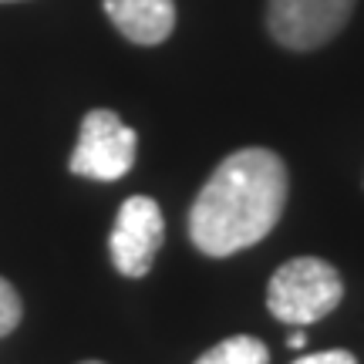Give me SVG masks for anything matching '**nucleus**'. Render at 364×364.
<instances>
[{
  "label": "nucleus",
  "instance_id": "nucleus-1",
  "mask_svg": "<svg viewBox=\"0 0 364 364\" xmlns=\"http://www.w3.org/2000/svg\"><path fill=\"white\" fill-rule=\"evenodd\" d=\"M290 193L284 159L270 149H240L216 166L189 209V240L206 257H233L280 223Z\"/></svg>",
  "mask_w": 364,
  "mask_h": 364
},
{
  "label": "nucleus",
  "instance_id": "nucleus-2",
  "mask_svg": "<svg viewBox=\"0 0 364 364\" xmlns=\"http://www.w3.org/2000/svg\"><path fill=\"white\" fill-rule=\"evenodd\" d=\"M344 297L341 273L321 257H297L287 260L270 277L267 307L284 324H314L334 311Z\"/></svg>",
  "mask_w": 364,
  "mask_h": 364
},
{
  "label": "nucleus",
  "instance_id": "nucleus-3",
  "mask_svg": "<svg viewBox=\"0 0 364 364\" xmlns=\"http://www.w3.org/2000/svg\"><path fill=\"white\" fill-rule=\"evenodd\" d=\"M132 166H135V132L112 108H91L81 118L78 145L71 152V172L85 179L115 182Z\"/></svg>",
  "mask_w": 364,
  "mask_h": 364
},
{
  "label": "nucleus",
  "instance_id": "nucleus-4",
  "mask_svg": "<svg viewBox=\"0 0 364 364\" xmlns=\"http://www.w3.org/2000/svg\"><path fill=\"white\" fill-rule=\"evenodd\" d=\"M354 4L358 0H270L267 31L287 51H314L344 31Z\"/></svg>",
  "mask_w": 364,
  "mask_h": 364
},
{
  "label": "nucleus",
  "instance_id": "nucleus-5",
  "mask_svg": "<svg viewBox=\"0 0 364 364\" xmlns=\"http://www.w3.org/2000/svg\"><path fill=\"white\" fill-rule=\"evenodd\" d=\"M166 240V220L156 199L149 196H129L115 216L108 253L122 277H145L156 263V253Z\"/></svg>",
  "mask_w": 364,
  "mask_h": 364
},
{
  "label": "nucleus",
  "instance_id": "nucleus-6",
  "mask_svg": "<svg viewBox=\"0 0 364 364\" xmlns=\"http://www.w3.org/2000/svg\"><path fill=\"white\" fill-rule=\"evenodd\" d=\"M102 7L132 44H162L176 27V0H102Z\"/></svg>",
  "mask_w": 364,
  "mask_h": 364
},
{
  "label": "nucleus",
  "instance_id": "nucleus-7",
  "mask_svg": "<svg viewBox=\"0 0 364 364\" xmlns=\"http://www.w3.org/2000/svg\"><path fill=\"white\" fill-rule=\"evenodd\" d=\"M196 364H270V351L263 341L250 338V334H236V338H226L216 348H209L203 358H196Z\"/></svg>",
  "mask_w": 364,
  "mask_h": 364
},
{
  "label": "nucleus",
  "instance_id": "nucleus-8",
  "mask_svg": "<svg viewBox=\"0 0 364 364\" xmlns=\"http://www.w3.org/2000/svg\"><path fill=\"white\" fill-rule=\"evenodd\" d=\"M24 317V304H21V294L14 290L4 277H0V338H7L14 327L21 324Z\"/></svg>",
  "mask_w": 364,
  "mask_h": 364
},
{
  "label": "nucleus",
  "instance_id": "nucleus-9",
  "mask_svg": "<svg viewBox=\"0 0 364 364\" xmlns=\"http://www.w3.org/2000/svg\"><path fill=\"white\" fill-rule=\"evenodd\" d=\"M294 364H358L351 351H321V354H307V358H300Z\"/></svg>",
  "mask_w": 364,
  "mask_h": 364
},
{
  "label": "nucleus",
  "instance_id": "nucleus-10",
  "mask_svg": "<svg viewBox=\"0 0 364 364\" xmlns=\"http://www.w3.org/2000/svg\"><path fill=\"white\" fill-rule=\"evenodd\" d=\"M304 344H307V338H304V334H294V338H290V348H304Z\"/></svg>",
  "mask_w": 364,
  "mask_h": 364
},
{
  "label": "nucleus",
  "instance_id": "nucleus-11",
  "mask_svg": "<svg viewBox=\"0 0 364 364\" xmlns=\"http://www.w3.org/2000/svg\"><path fill=\"white\" fill-rule=\"evenodd\" d=\"M81 364H102V361H81Z\"/></svg>",
  "mask_w": 364,
  "mask_h": 364
},
{
  "label": "nucleus",
  "instance_id": "nucleus-12",
  "mask_svg": "<svg viewBox=\"0 0 364 364\" xmlns=\"http://www.w3.org/2000/svg\"><path fill=\"white\" fill-rule=\"evenodd\" d=\"M0 4H14V0H0Z\"/></svg>",
  "mask_w": 364,
  "mask_h": 364
}]
</instances>
